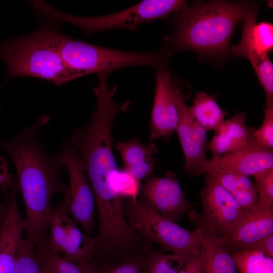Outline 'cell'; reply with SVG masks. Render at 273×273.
I'll list each match as a JSON object with an SVG mask.
<instances>
[{
	"label": "cell",
	"mask_w": 273,
	"mask_h": 273,
	"mask_svg": "<svg viewBox=\"0 0 273 273\" xmlns=\"http://www.w3.org/2000/svg\"><path fill=\"white\" fill-rule=\"evenodd\" d=\"M50 120L48 115H42L13 139L0 140L16 171V183L25 208L24 231L35 246L47 238L53 211L52 196L64 195L68 189L60 176L62 165L58 154L46 153L38 139L39 129Z\"/></svg>",
	"instance_id": "obj_1"
},
{
	"label": "cell",
	"mask_w": 273,
	"mask_h": 273,
	"mask_svg": "<svg viewBox=\"0 0 273 273\" xmlns=\"http://www.w3.org/2000/svg\"><path fill=\"white\" fill-rule=\"evenodd\" d=\"M256 7L247 1H199L187 5L174 14L172 29L164 39V49L170 56L181 50L206 57L225 56L237 24Z\"/></svg>",
	"instance_id": "obj_2"
},
{
	"label": "cell",
	"mask_w": 273,
	"mask_h": 273,
	"mask_svg": "<svg viewBox=\"0 0 273 273\" xmlns=\"http://www.w3.org/2000/svg\"><path fill=\"white\" fill-rule=\"evenodd\" d=\"M53 25L46 23L29 34L0 42V58L7 67L3 87L20 76L45 79L58 85L77 78L53 42Z\"/></svg>",
	"instance_id": "obj_3"
},
{
	"label": "cell",
	"mask_w": 273,
	"mask_h": 273,
	"mask_svg": "<svg viewBox=\"0 0 273 273\" xmlns=\"http://www.w3.org/2000/svg\"><path fill=\"white\" fill-rule=\"evenodd\" d=\"M53 42L68 67L76 78L93 73H109L133 66L156 69L166 66L169 57L161 49L146 52L116 50L91 44L62 33L55 25Z\"/></svg>",
	"instance_id": "obj_4"
},
{
	"label": "cell",
	"mask_w": 273,
	"mask_h": 273,
	"mask_svg": "<svg viewBox=\"0 0 273 273\" xmlns=\"http://www.w3.org/2000/svg\"><path fill=\"white\" fill-rule=\"evenodd\" d=\"M187 5L182 0H144L116 13L97 17H81L59 11L42 1L35 10L39 16L53 24L69 23L80 28L86 35L112 29L134 31L141 24L175 14Z\"/></svg>",
	"instance_id": "obj_5"
},
{
	"label": "cell",
	"mask_w": 273,
	"mask_h": 273,
	"mask_svg": "<svg viewBox=\"0 0 273 273\" xmlns=\"http://www.w3.org/2000/svg\"><path fill=\"white\" fill-rule=\"evenodd\" d=\"M125 216L132 229L148 243L155 242L164 251L185 259L199 254L201 231H190L160 215L141 197L135 202L122 201Z\"/></svg>",
	"instance_id": "obj_6"
},
{
	"label": "cell",
	"mask_w": 273,
	"mask_h": 273,
	"mask_svg": "<svg viewBox=\"0 0 273 273\" xmlns=\"http://www.w3.org/2000/svg\"><path fill=\"white\" fill-rule=\"evenodd\" d=\"M200 195L201 211L190 210V221L224 245L242 218L244 210L210 174H206Z\"/></svg>",
	"instance_id": "obj_7"
},
{
	"label": "cell",
	"mask_w": 273,
	"mask_h": 273,
	"mask_svg": "<svg viewBox=\"0 0 273 273\" xmlns=\"http://www.w3.org/2000/svg\"><path fill=\"white\" fill-rule=\"evenodd\" d=\"M57 154L69 176V185L61 201L69 215L81 226L86 235L90 236L95 200L84 166L77 151L68 140H63Z\"/></svg>",
	"instance_id": "obj_8"
},
{
	"label": "cell",
	"mask_w": 273,
	"mask_h": 273,
	"mask_svg": "<svg viewBox=\"0 0 273 273\" xmlns=\"http://www.w3.org/2000/svg\"><path fill=\"white\" fill-rule=\"evenodd\" d=\"M47 238L49 247L65 259L81 264H92L96 238L83 233L66 211L62 201L53 209Z\"/></svg>",
	"instance_id": "obj_9"
},
{
	"label": "cell",
	"mask_w": 273,
	"mask_h": 273,
	"mask_svg": "<svg viewBox=\"0 0 273 273\" xmlns=\"http://www.w3.org/2000/svg\"><path fill=\"white\" fill-rule=\"evenodd\" d=\"M270 168H273V150L260 145L252 135L238 150L207 159L193 175L225 170L249 177Z\"/></svg>",
	"instance_id": "obj_10"
},
{
	"label": "cell",
	"mask_w": 273,
	"mask_h": 273,
	"mask_svg": "<svg viewBox=\"0 0 273 273\" xmlns=\"http://www.w3.org/2000/svg\"><path fill=\"white\" fill-rule=\"evenodd\" d=\"M140 191V197L151 208L177 224L194 206L187 200L176 174L172 171H167L163 177L153 175L146 179Z\"/></svg>",
	"instance_id": "obj_11"
},
{
	"label": "cell",
	"mask_w": 273,
	"mask_h": 273,
	"mask_svg": "<svg viewBox=\"0 0 273 273\" xmlns=\"http://www.w3.org/2000/svg\"><path fill=\"white\" fill-rule=\"evenodd\" d=\"M176 86L166 67L156 69V88L150 121V140H169L177 126L178 114Z\"/></svg>",
	"instance_id": "obj_12"
},
{
	"label": "cell",
	"mask_w": 273,
	"mask_h": 273,
	"mask_svg": "<svg viewBox=\"0 0 273 273\" xmlns=\"http://www.w3.org/2000/svg\"><path fill=\"white\" fill-rule=\"evenodd\" d=\"M175 97L178 114L175 131L185 156L184 170L193 175L208 159L207 131L194 118L177 86Z\"/></svg>",
	"instance_id": "obj_13"
},
{
	"label": "cell",
	"mask_w": 273,
	"mask_h": 273,
	"mask_svg": "<svg viewBox=\"0 0 273 273\" xmlns=\"http://www.w3.org/2000/svg\"><path fill=\"white\" fill-rule=\"evenodd\" d=\"M244 210L242 218L224 244L230 253L250 250L259 240L273 233V207Z\"/></svg>",
	"instance_id": "obj_14"
},
{
	"label": "cell",
	"mask_w": 273,
	"mask_h": 273,
	"mask_svg": "<svg viewBox=\"0 0 273 273\" xmlns=\"http://www.w3.org/2000/svg\"><path fill=\"white\" fill-rule=\"evenodd\" d=\"M18 188H11L8 211L0 232V273H13L15 257L25 228V219L20 212L17 199Z\"/></svg>",
	"instance_id": "obj_15"
},
{
	"label": "cell",
	"mask_w": 273,
	"mask_h": 273,
	"mask_svg": "<svg viewBox=\"0 0 273 273\" xmlns=\"http://www.w3.org/2000/svg\"><path fill=\"white\" fill-rule=\"evenodd\" d=\"M256 8L243 19L242 36L240 42L231 48L236 55H241L252 63L268 55L273 48V25L268 22L257 23Z\"/></svg>",
	"instance_id": "obj_16"
},
{
	"label": "cell",
	"mask_w": 273,
	"mask_h": 273,
	"mask_svg": "<svg viewBox=\"0 0 273 273\" xmlns=\"http://www.w3.org/2000/svg\"><path fill=\"white\" fill-rule=\"evenodd\" d=\"M114 147L121 155L124 169L139 183L153 175L156 169L154 155L158 151L157 145H146L136 136L125 142L117 141Z\"/></svg>",
	"instance_id": "obj_17"
},
{
	"label": "cell",
	"mask_w": 273,
	"mask_h": 273,
	"mask_svg": "<svg viewBox=\"0 0 273 273\" xmlns=\"http://www.w3.org/2000/svg\"><path fill=\"white\" fill-rule=\"evenodd\" d=\"M254 130L246 125L245 113L239 112L215 130L208 148L213 157L233 152L247 143Z\"/></svg>",
	"instance_id": "obj_18"
},
{
	"label": "cell",
	"mask_w": 273,
	"mask_h": 273,
	"mask_svg": "<svg viewBox=\"0 0 273 273\" xmlns=\"http://www.w3.org/2000/svg\"><path fill=\"white\" fill-rule=\"evenodd\" d=\"M201 232L202 242L199 256L201 273H238L228 249L215 239Z\"/></svg>",
	"instance_id": "obj_19"
},
{
	"label": "cell",
	"mask_w": 273,
	"mask_h": 273,
	"mask_svg": "<svg viewBox=\"0 0 273 273\" xmlns=\"http://www.w3.org/2000/svg\"><path fill=\"white\" fill-rule=\"evenodd\" d=\"M228 191L244 209L256 207L257 193L249 177L236 172L218 170L209 173Z\"/></svg>",
	"instance_id": "obj_20"
},
{
	"label": "cell",
	"mask_w": 273,
	"mask_h": 273,
	"mask_svg": "<svg viewBox=\"0 0 273 273\" xmlns=\"http://www.w3.org/2000/svg\"><path fill=\"white\" fill-rule=\"evenodd\" d=\"M193 101V104L190 107L191 113L206 131L216 129L228 114L218 106L215 96L205 92H198Z\"/></svg>",
	"instance_id": "obj_21"
},
{
	"label": "cell",
	"mask_w": 273,
	"mask_h": 273,
	"mask_svg": "<svg viewBox=\"0 0 273 273\" xmlns=\"http://www.w3.org/2000/svg\"><path fill=\"white\" fill-rule=\"evenodd\" d=\"M36 248L47 273H96V268L93 264H81L72 262L53 251L48 246L47 238Z\"/></svg>",
	"instance_id": "obj_22"
},
{
	"label": "cell",
	"mask_w": 273,
	"mask_h": 273,
	"mask_svg": "<svg viewBox=\"0 0 273 273\" xmlns=\"http://www.w3.org/2000/svg\"><path fill=\"white\" fill-rule=\"evenodd\" d=\"M240 273H273V258L255 250L230 253Z\"/></svg>",
	"instance_id": "obj_23"
},
{
	"label": "cell",
	"mask_w": 273,
	"mask_h": 273,
	"mask_svg": "<svg viewBox=\"0 0 273 273\" xmlns=\"http://www.w3.org/2000/svg\"><path fill=\"white\" fill-rule=\"evenodd\" d=\"M13 273H47L40 260L35 245L27 237L21 240Z\"/></svg>",
	"instance_id": "obj_24"
},
{
	"label": "cell",
	"mask_w": 273,
	"mask_h": 273,
	"mask_svg": "<svg viewBox=\"0 0 273 273\" xmlns=\"http://www.w3.org/2000/svg\"><path fill=\"white\" fill-rule=\"evenodd\" d=\"M186 260L174 254L151 249L146 273H178Z\"/></svg>",
	"instance_id": "obj_25"
},
{
	"label": "cell",
	"mask_w": 273,
	"mask_h": 273,
	"mask_svg": "<svg viewBox=\"0 0 273 273\" xmlns=\"http://www.w3.org/2000/svg\"><path fill=\"white\" fill-rule=\"evenodd\" d=\"M265 92L264 110L273 107V64L268 55L251 63Z\"/></svg>",
	"instance_id": "obj_26"
},
{
	"label": "cell",
	"mask_w": 273,
	"mask_h": 273,
	"mask_svg": "<svg viewBox=\"0 0 273 273\" xmlns=\"http://www.w3.org/2000/svg\"><path fill=\"white\" fill-rule=\"evenodd\" d=\"M111 183L113 189L121 198L135 202L141 190V183L124 169H118L112 175Z\"/></svg>",
	"instance_id": "obj_27"
},
{
	"label": "cell",
	"mask_w": 273,
	"mask_h": 273,
	"mask_svg": "<svg viewBox=\"0 0 273 273\" xmlns=\"http://www.w3.org/2000/svg\"><path fill=\"white\" fill-rule=\"evenodd\" d=\"M253 176L257 193L256 207L261 209L273 207V168L261 171Z\"/></svg>",
	"instance_id": "obj_28"
},
{
	"label": "cell",
	"mask_w": 273,
	"mask_h": 273,
	"mask_svg": "<svg viewBox=\"0 0 273 273\" xmlns=\"http://www.w3.org/2000/svg\"><path fill=\"white\" fill-rule=\"evenodd\" d=\"M150 249L149 247L134 256L120 262L109 269L100 270L95 267L96 273H143L145 266L143 259Z\"/></svg>",
	"instance_id": "obj_29"
},
{
	"label": "cell",
	"mask_w": 273,
	"mask_h": 273,
	"mask_svg": "<svg viewBox=\"0 0 273 273\" xmlns=\"http://www.w3.org/2000/svg\"><path fill=\"white\" fill-rule=\"evenodd\" d=\"M253 135L261 146L273 148V107L264 110V116L261 126L255 129Z\"/></svg>",
	"instance_id": "obj_30"
},
{
	"label": "cell",
	"mask_w": 273,
	"mask_h": 273,
	"mask_svg": "<svg viewBox=\"0 0 273 273\" xmlns=\"http://www.w3.org/2000/svg\"><path fill=\"white\" fill-rule=\"evenodd\" d=\"M260 252L265 255L273 257V233L257 242L250 250Z\"/></svg>",
	"instance_id": "obj_31"
},
{
	"label": "cell",
	"mask_w": 273,
	"mask_h": 273,
	"mask_svg": "<svg viewBox=\"0 0 273 273\" xmlns=\"http://www.w3.org/2000/svg\"><path fill=\"white\" fill-rule=\"evenodd\" d=\"M15 183L13 176L9 172L8 162L0 156V188H11Z\"/></svg>",
	"instance_id": "obj_32"
},
{
	"label": "cell",
	"mask_w": 273,
	"mask_h": 273,
	"mask_svg": "<svg viewBox=\"0 0 273 273\" xmlns=\"http://www.w3.org/2000/svg\"><path fill=\"white\" fill-rule=\"evenodd\" d=\"M178 273H201L199 253L186 259Z\"/></svg>",
	"instance_id": "obj_33"
},
{
	"label": "cell",
	"mask_w": 273,
	"mask_h": 273,
	"mask_svg": "<svg viewBox=\"0 0 273 273\" xmlns=\"http://www.w3.org/2000/svg\"><path fill=\"white\" fill-rule=\"evenodd\" d=\"M0 92H1V90H0ZM3 103L2 102H0V109L3 106ZM1 138H0V140H1Z\"/></svg>",
	"instance_id": "obj_34"
},
{
	"label": "cell",
	"mask_w": 273,
	"mask_h": 273,
	"mask_svg": "<svg viewBox=\"0 0 273 273\" xmlns=\"http://www.w3.org/2000/svg\"><path fill=\"white\" fill-rule=\"evenodd\" d=\"M2 226H3V225H2ZM2 226L0 227V232H1V229H2Z\"/></svg>",
	"instance_id": "obj_35"
}]
</instances>
